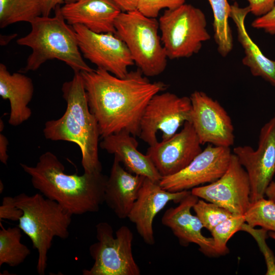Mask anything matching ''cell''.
Returning a JSON list of instances; mask_svg holds the SVG:
<instances>
[{"label": "cell", "instance_id": "1", "mask_svg": "<svg viewBox=\"0 0 275 275\" xmlns=\"http://www.w3.org/2000/svg\"><path fill=\"white\" fill-rule=\"evenodd\" d=\"M80 72L88 105L102 138L122 131L139 136L147 104L168 87L161 81L151 82L138 68L123 78L98 68Z\"/></svg>", "mask_w": 275, "mask_h": 275}, {"label": "cell", "instance_id": "2", "mask_svg": "<svg viewBox=\"0 0 275 275\" xmlns=\"http://www.w3.org/2000/svg\"><path fill=\"white\" fill-rule=\"evenodd\" d=\"M20 165L35 189L72 215L97 212L104 202L108 177L102 172L66 174L64 166L49 151L41 154L35 166Z\"/></svg>", "mask_w": 275, "mask_h": 275}, {"label": "cell", "instance_id": "3", "mask_svg": "<svg viewBox=\"0 0 275 275\" xmlns=\"http://www.w3.org/2000/svg\"><path fill=\"white\" fill-rule=\"evenodd\" d=\"M74 72L73 78L62 87L66 111L58 119L46 122L43 134L47 140L76 144L81 153L84 172H102L98 156V124L90 110L81 72Z\"/></svg>", "mask_w": 275, "mask_h": 275}, {"label": "cell", "instance_id": "4", "mask_svg": "<svg viewBox=\"0 0 275 275\" xmlns=\"http://www.w3.org/2000/svg\"><path fill=\"white\" fill-rule=\"evenodd\" d=\"M54 16H40L31 22V30L16 41L30 47L32 52L21 72L35 71L46 61L57 59L64 62L74 72L91 71L80 51L76 33L64 19L60 5Z\"/></svg>", "mask_w": 275, "mask_h": 275}, {"label": "cell", "instance_id": "5", "mask_svg": "<svg viewBox=\"0 0 275 275\" xmlns=\"http://www.w3.org/2000/svg\"><path fill=\"white\" fill-rule=\"evenodd\" d=\"M17 206L23 211L18 227L32 241L38 252L37 271L44 275L47 266V254L53 238L66 239L72 215L57 202L36 193L14 197Z\"/></svg>", "mask_w": 275, "mask_h": 275}, {"label": "cell", "instance_id": "6", "mask_svg": "<svg viewBox=\"0 0 275 275\" xmlns=\"http://www.w3.org/2000/svg\"><path fill=\"white\" fill-rule=\"evenodd\" d=\"M115 35L126 45L134 64L147 77L161 74L167 56L159 35V22L138 10L121 12L115 21Z\"/></svg>", "mask_w": 275, "mask_h": 275}, {"label": "cell", "instance_id": "7", "mask_svg": "<svg viewBox=\"0 0 275 275\" xmlns=\"http://www.w3.org/2000/svg\"><path fill=\"white\" fill-rule=\"evenodd\" d=\"M161 41L168 59L187 58L198 53L210 39L204 12L184 4L166 10L158 20Z\"/></svg>", "mask_w": 275, "mask_h": 275}, {"label": "cell", "instance_id": "8", "mask_svg": "<svg viewBox=\"0 0 275 275\" xmlns=\"http://www.w3.org/2000/svg\"><path fill=\"white\" fill-rule=\"evenodd\" d=\"M97 241L89 252L94 262L84 275H140L141 271L132 253L133 234L126 226L120 227L114 236L113 229L106 222L96 226Z\"/></svg>", "mask_w": 275, "mask_h": 275}, {"label": "cell", "instance_id": "9", "mask_svg": "<svg viewBox=\"0 0 275 275\" xmlns=\"http://www.w3.org/2000/svg\"><path fill=\"white\" fill-rule=\"evenodd\" d=\"M192 105L189 97H180L170 92L158 93L147 104L141 122L139 138L149 146L157 142L156 134L167 140L186 122H190Z\"/></svg>", "mask_w": 275, "mask_h": 275}, {"label": "cell", "instance_id": "10", "mask_svg": "<svg viewBox=\"0 0 275 275\" xmlns=\"http://www.w3.org/2000/svg\"><path fill=\"white\" fill-rule=\"evenodd\" d=\"M233 153L245 170L250 183V201L264 197L275 174V117L260 129L258 147L238 146Z\"/></svg>", "mask_w": 275, "mask_h": 275}, {"label": "cell", "instance_id": "11", "mask_svg": "<svg viewBox=\"0 0 275 275\" xmlns=\"http://www.w3.org/2000/svg\"><path fill=\"white\" fill-rule=\"evenodd\" d=\"M76 35L78 46L84 58L120 77H124L128 68L134 64L125 43L115 34L96 33L85 26H72Z\"/></svg>", "mask_w": 275, "mask_h": 275}, {"label": "cell", "instance_id": "12", "mask_svg": "<svg viewBox=\"0 0 275 275\" xmlns=\"http://www.w3.org/2000/svg\"><path fill=\"white\" fill-rule=\"evenodd\" d=\"M190 191L235 214H243L251 202L248 174L233 152L228 168L221 177L212 183L193 188Z\"/></svg>", "mask_w": 275, "mask_h": 275}, {"label": "cell", "instance_id": "13", "mask_svg": "<svg viewBox=\"0 0 275 275\" xmlns=\"http://www.w3.org/2000/svg\"><path fill=\"white\" fill-rule=\"evenodd\" d=\"M232 154L230 147L208 144L185 168L162 177L159 184L165 190L178 192L212 183L225 172Z\"/></svg>", "mask_w": 275, "mask_h": 275}, {"label": "cell", "instance_id": "14", "mask_svg": "<svg viewBox=\"0 0 275 275\" xmlns=\"http://www.w3.org/2000/svg\"><path fill=\"white\" fill-rule=\"evenodd\" d=\"M189 97L192 105L190 122L201 144L230 148L234 143V127L225 109L202 91H195Z\"/></svg>", "mask_w": 275, "mask_h": 275}, {"label": "cell", "instance_id": "15", "mask_svg": "<svg viewBox=\"0 0 275 275\" xmlns=\"http://www.w3.org/2000/svg\"><path fill=\"white\" fill-rule=\"evenodd\" d=\"M201 145L192 124L186 122L170 139L150 146L146 154L162 178L185 168L202 151Z\"/></svg>", "mask_w": 275, "mask_h": 275}, {"label": "cell", "instance_id": "16", "mask_svg": "<svg viewBox=\"0 0 275 275\" xmlns=\"http://www.w3.org/2000/svg\"><path fill=\"white\" fill-rule=\"evenodd\" d=\"M190 193L189 190L171 192L162 188L159 182L145 178L128 218L134 224L138 234L146 244L155 243L153 223L157 213L169 202L179 203Z\"/></svg>", "mask_w": 275, "mask_h": 275}, {"label": "cell", "instance_id": "17", "mask_svg": "<svg viewBox=\"0 0 275 275\" xmlns=\"http://www.w3.org/2000/svg\"><path fill=\"white\" fill-rule=\"evenodd\" d=\"M198 200V197L190 193L177 206L168 209L161 222L171 230L181 245L186 246L190 243H195L205 255L216 256L213 238L202 234V229L204 227L201 221L196 215L191 213V209Z\"/></svg>", "mask_w": 275, "mask_h": 275}, {"label": "cell", "instance_id": "18", "mask_svg": "<svg viewBox=\"0 0 275 275\" xmlns=\"http://www.w3.org/2000/svg\"><path fill=\"white\" fill-rule=\"evenodd\" d=\"M67 23L80 24L96 33L115 34V21L122 12L112 0H76L61 7Z\"/></svg>", "mask_w": 275, "mask_h": 275}, {"label": "cell", "instance_id": "19", "mask_svg": "<svg viewBox=\"0 0 275 275\" xmlns=\"http://www.w3.org/2000/svg\"><path fill=\"white\" fill-rule=\"evenodd\" d=\"M145 178L128 172L114 157L106 183L104 199L118 218H128Z\"/></svg>", "mask_w": 275, "mask_h": 275}, {"label": "cell", "instance_id": "20", "mask_svg": "<svg viewBox=\"0 0 275 275\" xmlns=\"http://www.w3.org/2000/svg\"><path fill=\"white\" fill-rule=\"evenodd\" d=\"M99 146L113 154L128 172L156 182L162 178L150 157L138 150V142L130 133L122 131L106 136Z\"/></svg>", "mask_w": 275, "mask_h": 275}, {"label": "cell", "instance_id": "21", "mask_svg": "<svg viewBox=\"0 0 275 275\" xmlns=\"http://www.w3.org/2000/svg\"><path fill=\"white\" fill-rule=\"evenodd\" d=\"M34 91L31 78L22 72L11 73L4 64H0V96L9 101L10 125L19 126L30 118L32 112L28 104Z\"/></svg>", "mask_w": 275, "mask_h": 275}, {"label": "cell", "instance_id": "22", "mask_svg": "<svg viewBox=\"0 0 275 275\" xmlns=\"http://www.w3.org/2000/svg\"><path fill=\"white\" fill-rule=\"evenodd\" d=\"M250 13L248 6L242 8L237 2L231 5L230 17L235 24L238 40L245 55L242 64L249 68L253 76L262 78L275 87V61L266 57L249 34L245 20Z\"/></svg>", "mask_w": 275, "mask_h": 275}, {"label": "cell", "instance_id": "23", "mask_svg": "<svg viewBox=\"0 0 275 275\" xmlns=\"http://www.w3.org/2000/svg\"><path fill=\"white\" fill-rule=\"evenodd\" d=\"M213 15L214 39L218 53L223 57L227 56L233 47V38L229 19L231 5L228 0H207Z\"/></svg>", "mask_w": 275, "mask_h": 275}, {"label": "cell", "instance_id": "24", "mask_svg": "<svg viewBox=\"0 0 275 275\" xmlns=\"http://www.w3.org/2000/svg\"><path fill=\"white\" fill-rule=\"evenodd\" d=\"M42 15L40 0H0V27L18 22L31 23Z\"/></svg>", "mask_w": 275, "mask_h": 275}, {"label": "cell", "instance_id": "25", "mask_svg": "<svg viewBox=\"0 0 275 275\" xmlns=\"http://www.w3.org/2000/svg\"><path fill=\"white\" fill-rule=\"evenodd\" d=\"M0 225V266H18L31 254L28 247L21 242V230L18 227L5 229Z\"/></svg>", "mask_w": 275, "mask_h": 275}, {"label": "cell", "instance_id": "26", "mask_svg": "<svg viewBox=\"0 0 275 275\" xmlns=\"http://www.w3.org/2000/svg\"><path fill=\"white\" fill-rule=\"evenodd\" d=\"M244 221L254 228L260 226L266 231L275 232V202L264 198L251 202L243 214Z\"/></svg>", "mask_w": 275, "mask_h": 275}, {"label": "cell", "instance_id": "27", "mask_svg": "<svg viewBox=\"0 0 275 275\" xmlns=\"http://www.w3.org/2000/svg\"><path fill=\"white\" fill-rule=\"evenodd\" d=\"M244 223L243 214H234L218 224L210 231L214 250L217 256L228 253V241L235 233L241 231Z\"/></svg>", "mask_w": 275, "mask_h": 275}, {"label": "cell", "instance_id": "28", "mask_svg": "<svg viewBox=\"0 0 275 275\" xmlns=\"http://www.w3.org/2000/svg\"><path fill=\"white\" fill-rule=\"evenodd\" d=\"M203 227L210 232L218 224L234 214L228 210L215 204L198 200L193 207Z\"/></svg>", "mask_w": 275, "mask_h": 275}, {"label": "cell", "instance_id": "29", "mask_svg": "<svg viewBox=\"0 0 275 275\" xmlns=\"http://www.w3.org/2000/svg\"><path fill=\"white\" fill-rule=\"evenodd\" d=\"M186 0H139L137 10L150 18L158 16L161 10L175 9L185 4Z\"/></svg>", "mask_w": 275, "mask_h": 275}, {"label": "cell", "instance_id": "30", "mask_svg": "<svg viewBox=\"0 0 275 275\" xmlns=\"http://www.w3.org/2000/svg\"><path fill=\"white\" fill-rule=\"evenodd\" d=\"M241 231L249 233L257 241L266 262L267 269L266 274H275V259L265 242L267 231L262 228L260 230L255 229L245 223L242 225Z\"/></svg>", "mask_w": 275, "mask_h": 275}, {"label": "cell", "instance_id": "31", "mask_svg": "<svg viewBox=\"0 0 275 275\" xmlns=\"http://www.w3.org/2000/svg\"><path fill=\"white\" fill-rule=\"evenodd\" d=\"M22 214V210L16 205L14 197L3 198L0 206V221L3 219L19 221Z\"/></svg>", "mask_w": 275, "mask_h": 275}, {"label": "cell", "instance_id": "32", "mask_svg": "<svg viewBox=\"0 0 275 275\" xmlns=\"http://www.w3.org/2000/svg\"><path fill=\"white\" fill-rule=\"evenodd\" d=\"M251 25L254 29L261 30L270 35H275V5L265 14L257 17Z\"/></svg>", "mask_w": 275, "mask_h": 275}, {"label": "cell", "instance_id": "33", "mask_svg": "<svg viewBox=\"0 0 275 275\" xmlns=\"http://www.w3.org/2000/svg\"><path fill=\"white\" fill-rule=\"evenodd\" d=\"M236 1V0H232ZM250 13L257 17L261 16L269 12L275 5V0H246Z\"/></svg>", "mask_w": 275, "mask_h": 275}, {"label": "cell", "instance_id": "34", "mask_svg": "<svg viewBox=\"0 0 275 275\" xmlns=\"http://www.w3.org/2000/svg\"><path fill=\"white\" fill-rule=\"evenodd\" d=\"M41 6L42 16H49L52 10L57 6L63 4L75 2L76 0H40Z\"/></svg>", "mask_w": 275, "mask_h": 275}, {"label": "cell", "instance_id": "35", "mask_svg": "<svg viewBox=\"0 0 275 275\" xmlns=\"http://www.w3.org/2000/svg\"><path fill=\"white\" fill-rule=\"evenodd\" d=\"M121 9L122 12H128L137 10L139 0H112Z\"/></svg>", "mask_w": 275, "mask_h": 275}, {"label": "cell", "instance_id": "36", "mask_svg": "<svg viewBox=\"0 0 275 275\" xmlns=\"http://www.w3.org/2000/svg\"><path fill=\"white\" fill-rule=\"evenodd\" d=\"M7 138L2 133H0V160L5 165H7L8 159L7 154V147L8 145Z\"/></svg>", "mask_w": 275, "mask_h": 275}, {"label": "cell", "instance_id": "37", "mask_svg": "<svg viewBox=\"0 0 275 275\" xmlns=\"http://www.w3.org/2000/svg\"><path fill=\"white\" fill-rule=\"evenodd\" d=\"M265 195L275 202V181H272L268 185L265 193Z\"/></svg>", "mask_w": 275, "mask_h": 275}, {"label": "cell", "instance_id": "38", "mask_svg": "<svg viewBox=\"0 0 275 275\" xmlns=\"http://www.w3.org/2000/svg\"><path fill=\"white\" fill-rule=\"evenodd\" d=\"M268 235L269 237H270L271 238L275 240V232H272V231H270L268 233Z\"/></svg>", "mask_w": 275, "mask_h": 275}, {"label": "cell", "instance_id": "39", "mask_svg": "<svg viewBox=\"0 0 275 275\" xmlns=\"http://www.w3.org/2000/svg\"><path fill=\"white\" fill-rule=\"evenodd\" d=\"M274 116L275 117V113H274Z\"/></svg>", "mask_w": 275, "mask_h": 275}]
</instances>
